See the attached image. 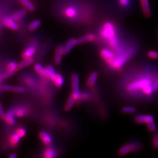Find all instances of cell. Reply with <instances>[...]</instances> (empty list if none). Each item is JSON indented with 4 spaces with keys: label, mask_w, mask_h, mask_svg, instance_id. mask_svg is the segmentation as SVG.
I'll return each mask as SVG.
<instances>
[{
    "label": "cell",
    "mask_w": 158,
    "mask_h": 158,
    "mask_svg": "<svg viewBox=\"0 0 158 158\" xmlns=\"http://www.w3.org/2000/svg\"><path fill=\"white\" fill-rule=\"evenodd\" d=\"M15 115L14 110H12L9 111H8L7 113L5 114V115L2 119H4L5 122L9 125H12L15 123Z\"/></svg>",
    "instance_id": "9"
},
{
    "label": "cell",
    "mask_w": 158,
    "mask_h": 158,
    "mask_svg": "<svg viewBox=\"0 0 158 158\" xmlns=\"http://www.w3.org/2000/svg\"><path fill=\"white\" fill-rule=\"evenodd\" d=\"M64 55L63 46L62 45H59L56 47L54 56V61L56 64L59 65L62 62V56Z\"/></svg>",
    "instance_id": "10"
},
{
    "label": "cell",
    "mask_w": 158,
    "mask_h": 158,
    "mask_svg": "<svg viewBox=\"0 0 158 158\" xmlns=\"http://www.w3.org/2000/svg\"><path fill=\"white\" fill-rule=\"evenodd\" d=\"M151 83L150 80L148 79H139L134 82L128 84L126 87V89L128 91H134L139 88H142L143 87L149 85Z\"/></svg>",
    "instance_id": "4"
},
{
    "label": "cell",
    "mask_w": 158,
    "mask_h": 158,
    "mask_svg": "<svg viewBox=\"0 0 158 158\" xmlns=\"http://www.w3.org/2000/svg\"><path fill=\"white\" fill-rule=\"evenodd\" d=\"M100 34L104 39L108 40L116 36V31L113 24L107 22L103 24Z\"/></svg>",
    "instance_id": "1"
},
{
    "label": "cell",
    "mask_w": 158,
    "mask_h": 158,
    "mask_svg": "<svg viewBox=\"0 0 158 158\" xmlns=\"http://www.w3.org/2000/svg\"><path fill=\"white\" fill-rule=\"evenodd\" d=\"M20 3L22 4V6H24L27 11L33 12L35 9V7L33 5V4L32 2L30 0H19Z\"/></svg>",
    "instance_id": "20"
},
{
    "label": "cell",
    "mask_w": 158,
    "mask_h": 158,
    "mask_svg": "<svg viewBox=\"0 0 158 158\" xmlns=\"http://www.w3.org/2000/svg\"><path fill=\"white\" fill-rule=\"evenodd\" d=\"M89 97H90V95H89V93H88L87 92H83V93L81 94V100H87L88 99H89Z\"/></svg>",
    "instance_id": "40"
},
{
    "label": "cell",
    "mask_w": 158,
    "mask_h": 158,
    "mask_svg": "<svg viewBox=\"0 0 158 158\" xmlns=\"http://www.w3.org/2000/svg\"><path fill=\"white\" fill-rule=\"evenodd\" d=\"M153 90L154 92L158 90V79L155 81V82L153 84Z\"/></svg>",
    "instance_id": "41"
},
{
    "label": "cell",
    "mask_w": 158,
    "mask_h": 158,
    "mask_svg": "<svg viewBox=\"0 0 158 158\" xmlns=\"http://www.w3.org/2000/svg\"><path fill=\"white\" fill-rule=\"evenodd\" d=\"M100 55L103 59L109 64H110L114 58L113 53L107 49H103L100 52Z\"/></svg>",
    "instance_id": "8"
},
{
    "label": "cell",
    "mask_w": 158,
    "mask_h": 158,
    "mask_svg": "<svg viewBox=\"0 0 158 158\" xmlns=\"http://www.w3.org/2000/svg\"><path fill=\"white\" fill-rule=\"evenodd\" d=\"M56 87L57 88H61L63 86L64 83V80H63V76L60 73H57L55 79L53 81Z\"/></svg>",
    "instance_id": "26"
},
{
    "label": "cell",
    "mask_w": 158,
    "mask_h": 158,
    "mask_svg": "<svg viewBox=\"0 0 158 158\" xmlns=\"http://www.w3.org/2000/svg\"><path fill=\"white\" fill-rule=\"evenodd\" d=\"M43 156L45 158H53L56 156V151L52 148H49L45 150Z\"/></svg>",
    "instance_id": "28"
},
{
    "label": "cell",
    "mask_w": 158,
    "mask_h": 158,
    "mask_svg": "<svg viewBox=\"0 0 158 158\" xmlns=\"http://www.w3.org/2000/svg\"><path fill=\"white\" fill-rule=\"evenodd\" d=\"M135 122L137 124H148L150 122L154 121V118L151 115H138L134 118Z\"/></svg>",
    "instance_id": "6"
},
{
    "label": "cell",
    "mask_w": 158,
    "mask_h": 158,
    "mask_svg": "<svg viewBox=\"0 0 158 158\" xmlns=\"http://www.w3.org/2000/svg\"><path fill=\"white\" fill-rule=\"evenodd\" d=\"M98 77V74L97 72H92L87 80V86L88 87H92L94 85Z\"/></svg>",
    "instance_id": "22"
},
{
    "label": "cell",
    "mask_w": 158,
    "mask_h": 158,
    "mask_svg": "<svg viewBox=\"0 0 158 158\" xmlns=\"http://www.w3.org/2000/svg\"><path fill=\"white\" fill-rule=\"evenodd\" d=\"M33 62V58H28V59H25L24 60L21 62L20 63L18 64V70H21L24 67H26V66H29Z\"/></svg>",
    "instance_id": "23"
},
{
    "label": "cell",
    "mask_w": 158,
    "mask_h": 158,
    "mask_svg": "<svg viewBox=\"0 0 158 158\" xmlns=\"http://www.w3.org/2000/svg\"><path fill=\"white\" fill-rule=\"evenodd\" d=\"M143 14L145 17L149 18L152 14L149 0H139Z\"/></svg>",
    "instance_id": "7"
},
{
    "label": "cell",
    "mask_w": 158,
    "mask_h": 158,
    "mask_svg": "<svg viewBox=\"0 0 158 158\" xmlns=\"http://www.w3.org/2000/svg\"><path fill=\"white\" fill-rule=\"evenodd\" d=\"M16 71H17V70H8L7 71L4 73L2 74H1V77H0L1 82L3 81L4 80H5V79H7L8 77L13 76L14 74H15Z\"/></svg>",
    "instance_id": "29"
},
{
    "label": "cell",
    "mask_w": 158,
    "mask_h": 158,
    "mask_svg": "<svg viewBox=\"0 0 158 158\" xmlns=\"http://www.w3.org/2000/svg\"><path fill=\"white\" fill-rule=\"evenodd\" d=\"M1 89L4 91H12V92H15V93H22L25 91V88L24 87L14 86L8 85V84L1 85Z\"/></svg>",
    "instance_id": "11"
},
{
    "label": "cell",
    "mask_w": 158,
    "mask_h": 158,
    "mask_svg": "<svg viewBox=\"0 0 158 158\" xmlns=\"http://www.w3.org/2000/svg\"><path fill=\"white\" fill-rule=\"evenodd\" d=\"M2 23L4 26L12 31H17L19 29L18 25L16 24L15 21L11 16L4 17L2 19Z\"/></svg>",
    "instance_id": "5"
},
{
    "label": "cell",
    "mask_w": 158,
    "mask_h": 158,
    "mask_svg": "<svg viewBox=\"0 0 158 158\" xmlns=\"http://www.w3.org/2000/svg\"><path fill=\"white\" fill-rule=\"evenodd\" d=\"M21 138V136L17 134L15 132L14 134L12 135L10 138V139H9L10 145L12 147H15L16 146H17L18 144L19 143Z\"/></svg>",
    "instance_id": "24"
},
{
    "label": "cell",
    "mask_w": 158,
    "mask_h": 158,
    "mask_svg": "<svg viewBox=\"0 0 158 158\" xmlns=\"http://www.w3.org/2000/svg\"><path fill=\"white\" fill-rule=\"evenodd\" d=\"M36 50V47L34 45H31L29 47H27L24 52L22 54V57L23 59H28V58H31L32 56L35 54Z\"/></svg>",
    "instance_id": "14"
},
{
    "label": "cell",
    "mask_w": 158,
    "mask_h": 158,
    "mask_svg": "<svg viewBox=\"0 0 158 158\" xmlns=\"http://www.w3.org/2000/svg\"><path fill=\"white\" fill-rule=\"evenodd\" d=\"M16 133L17 134L21 136V138H23L25 136L26 134V131L25 128L21 127V128H18L16 129Z\"/></svg>",
    "instance_id": "36"
},
{
    "label": "cell",
    "mask_w": 158,
    "mask_h": 158,
    "mask_svg": "<svg viewBox=\"0 0 158 158\" xmlns=\"http://www.w3.org/2000/svg\"><path fill=\"white\" fill-rule=\"evenodd\" d=\"M108 44L112 48H117L118 45V40L117 38V36H116L111 38V40H108Z\"/></svg>",
    "instance_id": "32"
},
{
    "label": "cell",
    "mask_w": 158,
    "mask_h": 158,
    "mask_svg": "<svg viewBox=\"0 0 158 158\" xmlns=\"http://www.w3.org/2000/svg\"><path fill=\"white\" fill-rule=\"evenodd\" d=\"M41 25V21L39 19H36L31 22L28 26V31L30 32H33L36 30Z\"/></svg>",
    "instance_id": "25"
},
{
    "label": "cell",
    "mask_w": 158,
    "mask_h": 158,
    "mask_svg": "<svg viewBox=\"0 0 158 158\" xmlns=\"http://www.w3.org/2000/svg\"><path fill=\"white\" fill-rule=\"evenodd\" d=\"M34 69L36 73H38L41 76L43 77L46 78L45 76V68H43L42 65L40 63H36L34 65Z\"/></svg>",
    "instance_id": "27"
},
{
    "label": "cell",
    "mask_w": 158,
    "mask_h": 158,
    "mask_svg": "<svg viewBox=\"0 0 158 158\" xmlns=\"http://www.w3.org/2000/svg\"><path fill=\"white\" fill-rule=\"evenodd\" d=\"M95 39V35L94 33H88L83 36L77 40V45L82 44L88 42H93Z\"/></svg>",
    "instance_id": "13"
},
{
    "label": "cell",
    "mask_w": 158,
    "mask_h": 158,
    "mask_svg": "<svg viewBox=\"0 0 158 158\" xmlns=\"http://www.w3.org/2000/svg\"><path fill=\"white\" fill-rule=\"evenodd\" d=\"M76 98L74 97L73 94L71 93V94L69 95V98L67 100V102L64 105V110L66 111H69L72 108L73 106L74 105V104L76 103Z\"/></svg>",
    "instance_id": "19"
},
{
    "label": "cell",
    "mask_w": 158,
    "mask_h": 158,
    "mask_svg": "<svg viewBox=\"0 0 158 158\" xmlns=\"http://www.w3.org/2000/svg\"><path fill=\"white\" fill-rule=\"evenodd\" d=\"M142 90V92L145 94L147 95H150L153 92H154L153 90V86H151V84L147 85V86L143 87Z\"/></svg>",
    "instance_id": "31"
},
{
    "label": "cell",
    "mask_w": 158,
    "mask_h": 158,
    "mask_svg": "<svg viewBox=\"0 0 158 158\" xmlns=\"http://www.w3.org/2000/svg\"><path fill=\"white\" fill-rule=\"evenodd\" d=\"M147 127L148 130L151 132H154L156 131V126L154 122V121L150 122L149 123H148L147 124Z\"/></svg>",
    "instance_id": "34"
},
{
    "label": "cell",
    "mask_w": 158,
    "mask_h": 158,
    "mask_svg": "<svg viewBox=\"0 0 158 158\" xmlns=\"http://www.w3.org/2000/svg\"><path fill=\"white\" fill-rule=\"evenodd\" d=\"M131 152H133L132 144L125 145L119 149L118 155L119 156H124Z\"/></svg>",
    "instance_id": "21"
},
{
    "label": "cell",
    "mask_w": 158,
    "mask_h": 158,
    "mask_svg": "<svg viewBox=\"0 0 158 158\" xmlns=\"http://www.w3.org/2000/svg\"><path fill=\"white\" fill-rule=\"evenodd\" d=\"M15 115L17 117H23L27 114V111L24 108H18L14 110Z\"/></svg>",
    "instance_id": "30"
},
{
    "label": "cell",
    "mask_w": 158,
    "mask_h": 158,
    "mask_svg": "<svg viewBox=\"0 0 158 158\" xmlns=\"http://www.w3.org/2000/svg\"><path fill=\"white\" fill-rule=\"evenodd\" d=\"M45 72H46V78L50 79L52 81H53L55 79L56 76L57 74L53 67L51 65H48L47 67L45 68Z\"/></svg>",
    "instance_id": "15"
},
{
    "label": "cell",
    "mask_w": 158,
    "mask_h": 158,
    "mask_svg": "<svg viewBox=\"0 0 158 158\" xmlns=\"http://www.w3.org/2000/svg\"><path fill=\"white\" fill-rule=\"evenodd\" d=\"M0 108H1V111H0V115H1V119H2L3 118H4V115H5V112L3 110V107H2V105H1V107H0Z\"/></svg>",
    "instance_id": "42"
},
{
    "label": "cell",
    "mask_w": 158,
    "mask_h": 158,
    "mask_svg": "<svg viewBox=\"0 0 158 158\" xmlns=\"http://www.w3.org/2000/svg\"><path fill=\"white\" fill-rule=\"evenodd\" d=\"M152 143H153V147L156 149H158V132L153 136Z\"/></svg>",
    "instance_id": "38"
},
{
    "label": "cell",
    "mask_w": 158,
    "mask_h": 158,
    "mask_svg": "<svg viewBox=\"0 0 158 158\" xmlns=\"http://www.w3.org/2000/svg\"><path fill=\"white\" fill-rule=\"evenodd\" d=\"M121 111L124 114H131L134 113L136 111V108L134 107H124L122 108Z\"/></svg>",
    "instance_id": "33"
},
{
    "label": "cell",
    "mask_w": 158,
    "mask_h": 158,
    "mask_svg": "<svg viewBox=\"0 0 158 158\" xmlns=\"http://www.w3.org/2000/svg\"><path fill=\"white\" fill-rule=\"evenodd\" d=\"M147 55L149 57H150L152 59H158V53L157 52L150 50L148 52Z\"/></svg>",
    "instance_id": "37"
},
{
    "label": "cell",
    "mask_w": 158,
    "mask_h": 158,
    "mask_svg": "<svg viewBox=\"0 0 158 158\" xmlns=\"http://www.w3.org/2000/svg\"><path fill=\"white\" fill-rule=\"evenodd\" d=\"M8 70H18V64L15 62H11L7 64Z\"/></svg>",
    "instance_id": "35"
},
{
    "label": "cell",
    "mask_w": 158,
    "mask_h": 158,
    "mask_svg": "<svg viewBox=\"0 0 158 158\" xmlns=\"http://www.w3.org/2000/svg\"><path fill=\"white\" fill-rule=\"evenodd\" d=\"M26 15V11L24 9H21L19 10H17L15 12H14L12 15L11 17L15 21H18L24 18V17Z\"/></svg>",
    "instance_id": "16"
},
{
    "label": "cell",
    "mask_w": 158,
    "mask_h": 158,
    "mask_svg": "<svg viewBox=\"0 0 158 158\" xmlns=\"http://www.w3.org/2000/svg\"><path fill=\"white\" fill-rule=\"evenodd\" d=\"M119 4L124 8L128 7L130 4V0H118Z\"/></svg>",
    "instance_id": "39"
},
{
    "label": "cell",
    "mask_w": 158,
    "mask_h": 158,
    "mask_svg": "<svg viewBox=\"0 0 158 158\" xmlns=\"http://www.w3.org/2000/svg\"><path fill=\"white\" fill-rule=\"evenodd\" d=\"M77 45V40L74 38H71L68 40L65 45L63 46V53L64 55L68 54L73 47Z\"/></svg>",
    "instance_id": "12"
},
{
    "label": "cell",
    "mask_w": 158,
    "mask_h": 158,
    "mask_svg": "<svg viewBox=\"0 0 158 158\" xmlns=\"http://www.w3.org/2000/svg\"><path fill=\"white\" fill-rule=\"evenodd\" d=\"M132 51L130 50L127 53H125L122 55L119 56L118 57H114L112 62L110 65L114 69H119L124 63L126 62V60L129 59L131 56L132 55Z\"/></svg>",
    "instance_id": "2"
},
{
    "label": "cell",
    "mask_w": 158,
    "mask_h": 158,
    "mask_svg": "<svg viewBox=\"0 0 158 158\" xmlns=\"http://www.w3.org/2000/svg\"><path fill=\"white\" fill-rule=\"evenodd\" d=\"M9 158H16V155L15 153H12V154H11L9 156Z\"/></svg>",
    "instance_id": "43"
},
{
    "label": "cell",
    "mask_w": 158,
    "mask_h": 158,
    "mask_svg": "<svg viewBox=\"0 0 158 158\" xmlns=\"http://www.w3.org/2000/svg\"><path fill=\"white\" fill-rule=\"evenodd\" d=\"M64 15L69 18H74L77 15V10L73 7H69L64 10Z\"/></svg>",
    "instance_id": "18"
},
{
    "label": "cell",
    "mask_w": 158,
    "mask_h": 158,
    "mask_svg": "<svg viewBox=\"0 0 158 158\" xmlns=\"http://www.w3.org/2000/svg\"><path fill=\"white\" fill-rule=\"evenodd\" d=\"M72 94L76 99V101L79 102L81 98V93L79 90V76L78 74L73 73L71 76Z\"/></svg>",
    "instance_id": "3"
},
{
    "label": "cell",
    "mask_w": 158,
    "mask_h": 158,
    "mask_svg": "<svg viewBox=\"0 0 158 158\" xmlns=\"http://www.w3.org/2000/svg\"><path fill=\"white\" fill-rule=\"evenodd\" d=\"M40 139L42 140V142L46 145H49L52 142V138L50 135L45 131H41L39 134Z\"/></svg>",
    "instance_id": "17"
}]
</instances>
